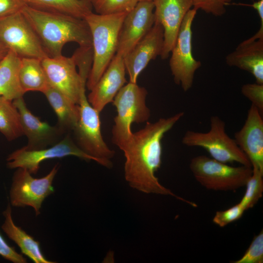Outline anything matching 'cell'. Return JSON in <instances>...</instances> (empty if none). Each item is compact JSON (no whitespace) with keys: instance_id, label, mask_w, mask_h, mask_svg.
I'll return each mask as SVG.
<instances>
[{"instance_id":"34","label":"cell","mask_w":263,"mask_h":263,"mask_svg":"<svg viewBox=\"0 0 263 263\" xmlns=\"http://www.w3.org/2000/svg\"><path fill=\"white\" fill-rule=\"evenodd\" d=\"M8 51L9 50L0 42V62L5 56Z\"/></svg>"},{"instance_id":"6","label":"cell","mask_w":263,"mask_h":263,"mask_svg":"<svg viewBox=\"0 0 263 263\" xmlns=\"http://www.w3.org/2000/svg\"><path fill=\"white\" fill-rule=\"evenodd\" d=\"M189 167L200 185L216 191H234L245 186L252 173L251 167L231 166L204 155L192 158Z\"/></svg>"},{"instance_id":"24","label":"cell","mask_w":263,"mask_h":263,"mask_svg":"<svg viewBox=\"0 0 263 263\" xmlns=\"http://www.w3.org/2000/svg\"><path fill=\"white\" fill-rule=\"evenodd\" d=\"M27 5L47 12L71 16L84 19L93 12L86 0H24Z\"/></svg>"},{"instance_id":"8","label":"cell","mask_w":263,"mask_h":263,"mask_svg":"<svg viewBox=\"0 0 263 263\" xmlns=\"http://www.w3.org/2000/svg\"><path fill=\"white\" fill-rule=\"evenodd\" d=\"M197 11L193 8L187 12L170 52L169 67L174 81L184 92L191 88L195 72L201 66L192 54V25Z\"/></svg>"},{"instance_id":"17","label":"cell","mask_w":263,"mask_h":263,"mask_svg":"<svg viewBox=\"0 0 263 263\" xmlns=\"http://www.w3.org/2000/svg\"><path fill=\"white\" fill-rule=\"evenodd\" d=\"M254 105L249 109L245 121L234 134V140L248 158L252 167L263 171V120Z\"/></svg>"},{"instance_id":"32","label":"cell","mask_w":263,"mask_h":263,"mask_svg":"<svg viewBox=\"0 0 263 263\" xmlns=\"http://www.w3.org/2000/svg\"><path fill=\"white\" fill-rule=\"evenodd\" d=\"M0 256L14 263H26L27 260L16 251L15 248L9 245L0 233Z\"/></svg>"},{"instance_id":"9","label":"cell","mask_w":263,"mask_h":263,"mask_svg":"<svg viewBox=\"0 0 263 263\" xmlns=\"http://www.w3.org/2000/svg\"><path fill=\"white\" fill-rule=\"evenodd\" d=\"M16 169L9 191L10 204L17 207H31L38 216L44 200L54 192L53 182L58 169V164L39 178L33 177L25 169Z\"/></svg>"},{"instance_id":"13","label":"cell","mask_w":263,"mask_h":263,"mask_svg":"<svg viewBox=\"0 0 263 263\" xmlns=\"http://www.w3.org/2000/svg\"><path fill=\"white\" fill-rule=\"evenodd\" d=\"M154 23L153 1H138L124 19L116 54L124 57L147 34Z\"/></svg>"},{"instance_id":"2","label":"cell","mask_w":263,"mask_h":263,"mask_svg":"<svg viewBox=\"0 0 263 263\" xmlns=\"http://www.w3.org/2000/svg\"><path fill=\"white\" fill-rule=\"evenodd\" d=\"M32 27L49 56L62 55L63 46L75 42L92 47L88 25L84 19L44 11L26 5L21 11Z\"/></svg>"},{"instance_id":"18","label":"cell","mask_w":263,"mask_h":263,"mask_svg":"<svg viewBox=\"0 0 263 263\" xmlns=\"http://www.w3.org/2000/svg\"><path fill=\"white\" fill-rule=\"evenodd\" d=\"M126 72L124 57L115 54L87 97L90 104L99 113L107 104L113 102L127 82Z\"/></svg>"},{"instance_id":"30","label":"cell","mask_w":263,"mask_h":263,"mask_svg":"<svg viewBox=\"0 0 263 263\" xmlns=\"http://www.w3.org/2000/svg\"><path fill=\"white\" fill-rule=\"evenodd\" d=\"M245 211L239 202L225 210L217 211L213 218V222L220 227L225 226L239 219Z\"/></svg>"},{"instance_id":"29","label":"cell","mask_w":263,"mask_h":263,"mask_svg":"<svg viewBox=\"0 0 263 263\" xmlns=\"http://www.w3.org/2000/svg\"><path fill=\"white\" fill-rule=\"evenodd\" d=\"M232 0H191L192 7L216 17L223 16Z\"/></svg>"},{"instance_id":"23","label":"cell","mask_w":263,"mask_h":263,"mask_svg":"<svg viewBox=\"0 0 263 263\" xmlns=\"http://www.w3.org/2000/svg\"><path fill=\"white\" fill-rule=\"evenodd\" d=\"M19 79L24 93L29 91L43 93L50 86L41 60L36 58H21Z\"/></svg>"},{"instance_id":"21","label":"cell","mask_w":263,"mask_h":263,"mask_svg":"<svg viewBox=\"0 0 263 263\" xmlns=\"http://www.w3.org/2000/svg\"><path fill=\"white\" fill-rule=\"evenodd\" d=\"M43 94L57 116L58 127L65 133L73 131L79 119L78 104L50 86Z\"/></svg>"},{"instance_id":"20","label":"cell","mask_w":263,"mask_h":263,"mask_svg":"<svg viewBox=\"0 0 263 263\" xmlns=\"http://www.w3.org/2000/svg\"><path fill=\"white\" fill-rule=\"evenodd\" d=\"M2 214L4 218L1 225L2 230L10 239L18 245L23 254L35 263H56L45 257L38 241L15 224L12 219V208L10 204H8Z\"/></svg>"},{"instance_id":"14","label":"cell","mask_w":263,"mask_h":263,"mask_svg":"<svg viewBox=\"0 0 263 263\" xmlns=\"http://www.w3.org/2000/svg\"><path fill=\"white\" fill-rule=\"evenodd\" d=\"M154 22L160 24L164 31V42L160 56H169L179 29L187 12L191 9V0H154Z\"/></svg>"},{"instance_id":"16","label":"cell","mask_w":263,"mask_h":263,"mask_svg":"<svg viewBox=\"0 0 263 263\" xmlns=\"http://www.w3.org/2000/svg\"><path fill=\"white\" fill-rule=\"evenodd\" d=\"M164 42L162 26L154 22L147 34L124 57L129 82L137 83L141 73L149 62L161 55Z\"/></svg>"},{"instance_id":"35","label":"cell","mask_w":263,"mask_h":263,"mask_svg":"<svg viewBox=\"0 0 263 263\" xmlns=\"http://www.w3.org/2000/svg\"><path fill=\"white\" fill-rule=\"evenodd\" d=\"M154 0H137L138 1H154Z\"/></svg>"},{"instance_id":"27","label":"cell","mask_w":263,"mask_h":263,"mask_svg":"<svg viewBox=\"0 0 263 263\" xmlns=\"http://www.w3.org/2000/svg\"><path fill=\"white\" fill-rule=\"evenodd\" d=\"M95 13L109 15L128 12L136 4L137 0H86Z\"/></svg>"},{"instance_id":"25","label":"cell","mask_w":263,"mask_h":263,"mask_svg":"<svg viewBox=\"0 0 263 263\" xmlns=\"http://www.w3.org/2000/svg\"><path fill=\"white\" fill-rule=\"evenodd\" d=\"M0 132L9 141L24 135L19 113L13 101L0 96Z\"/></svg>"},{"instance_id":"26","label":"cell","mask_w":263,"mask_h":263,"mask_svg":"<svg viewBox=\"0 0 263 263\" xmlns=\"http://www.w3.org/2000/svg\"><path fill=\"white\" fill-rule=\"evenodd\" d=\"M245 186V193L240 203L246 210L253 207L263 196V171L252 167V174Z\"/></svg>"},{"instance_id":"19","label":"cell","mask_w":263,"mask_h":263,"mask_svg":"<svg viewBox=\"0 0 263 263\" xmlns=\"http://www.w3.org/2000/svg\"><path fill=\"white\" fill-rule=\"evenodd\" d=\"M225 62L229 66L248 72L256 83L263 84V38L243 41L226 56Z\"/></svg>"},{"instance_id":"3","label":"cell","mask_w":263,"mask_h":263,"mask_svg":"<svg viewBox=\"0 0 263 263\" xmlns=\"http://www.w3.org/2000/svg\"><path fill=\"white\" fill-rule=\"evenodd\" d=\"M127 13L100 15L92 12L84 19L90 31L93 53L92 68L86 82L89 90L99 80L116 54L119 32Z\"/></svg>"},{"instance_id":"15","label":"cell","mask_w":263,"mask_h":263,"mask_svg":"<svg viewBox=\"0 0 263 263\" xmlns=\"http://www.w3.org/2000/svg\"><path fill=\"white\" fill-rule=\"evenodd\" d=\"M20 116L23 132L27 138L24 147L29 150H36L52 146L59 142L65 132L56 125L52 126L42 121L27 108L22 97L13 100Z\"/></svg>"},{"instance_id":"22","label":"cell","mask_w":263,"mask_h":263,"mask_svg":"<svg viewBox=\"0 0 263 263\" xmlns=\"http://www.w3.org/2000/svg\"><path fill=\"white\" fill-rule=\"evenodd\" d=\"M20 60L17 54L9 50L0 62V96L12 101L25 94L19 79Z\"/></svg>"},{"instance_id":"33","label":"cell","mask_w":263,"mask_h":263,"mask_svg":"<svg viewBox=\"0 0 263 263\" xmlns=\"http://www.w3.org/2000/svg\"><path fill=\"white\" fill-rule=\"evenodd\" d=\"M26 5L24 0H0V19L20 12Z\"/></svg>"},{"instance_id":"28","label":"cell","mask_w":263,"mask_h":263,"mask_svg":"<svg viewBox=\"0 0 263 263\" xmlns=\"http://www.w3.org/2000/svg\"><path fill=\"white\" fill-rule=\"evenodd\" d=\"M233 263H263V231L253 240L244 255Z\"/></svg>"},{"instance_id":"11","label":"cell","mask_w":263,"mask_h":263,"mask_svg":"<svg viewBox=\"0 0 263 263\" xmlns=\"http://www.w3.org/2000/svg\"><path fill=\"white\" fill-rule=\"evenodd\" d=\"M68 156H76L86 161L93 160L100 165L98 160L83 151L67 134L52 146L36 150H29L23 147L13 151L7 158L6 165L10 169L23 168L35 174L43 161Z\"/></svg>"},{"instance_id":"31","label":"cell","mask_w":263,"mask_h":263,"mask_svg":"<svg viewBox=\"0 0 263 263\" xmlns=\"http://www.w3.org/2000/svg\"><path fill=\"white\" fill-rule=\"evenodd\" d=\"M242 94L251 102L260 113H263V84L247 83L241 88Z\"/></svg>"},{"instance_id":"10","label":"cell","mask_w":263,"mask_h":263,"mask_svg":"<svg viewBox=\"0 0 263 263\" xmlns=\"http://www.w3.org/2000/svg\"><path fill=\"white\" fill-rule=\"evenodd\" d=\"M0 42L20 58L42 60L49 56L39 38L22 13L0 19Z\"/></svg>"},{"instance_id":"4","label":"cell","mask_w":263,"mask_h":263,"mask_svg":"<svg viewBox=\"0 0 263 263\" xmlns=\"http://www.w3.org/2000/svg\"><path fill=\"white\" fill-rule=\"evenodd\" d=\"M148 92L137 83L129 82L117 93L113 101L117 110L112 130V141L125 151L132 144V125L147 121L150 112L146 103Z\"/></svg>"},{"instance_id":"12","label":"cell","mask_w":263,"mask_h":263,"mask_svg":"<svg viewBox=\"0 0 263 263\" xmlns=\"http://www.w3.org/2000/svg\"><path fill=\"white\" fill-rule=\"evenodd\" d=\"M41 63L50 86L78 104L87 80L81 78L77 71L74 55L70 57L62 55L47 56L41 60Z\"/></svg>"},{"instance_id":"7","label":"cell","mask_w":263,"mask_h":263,"mask_svg":"<svg viewBox=\"0 0 263 263\" xmlns=\"http://www.w3.org/2000/svg\"><path fill=\"white\" fill-rule=\"evenodd\" d=\"M79 116L73 130L76 144L87 154L98 160L100 165L112 168L110 159L115 154L104 141L101 130L100 113L89 102L85 90L82 91L78 104Z\"/></svg>"},{"instance_id":"5","label":"cell","mask_w":263,"mask_h":263,"mask_svg":"<svg viewBox=\"0 0 263 263\" xmlns=\"http://www.w3.org/2000/svg\"><path fill=\"white\" fill-rule=\"evenodd\" d=\"M210 128L206 132L188 130L182 139L184 145L206 150L213 159L228 164L238 163L251 167V163L234 139L227 134L225 123L218 116L210 119Z\"/></svg>"},{"instance_id":"1","label":"cell","mask_w":263,"mask_h":263,"mask_svg":"<svg viewBox=\"0 0 263 263\" xmlns=\"http://www.w3.org/2000/svg\"><path fill=\"white\" fill-rule=\"evenodd\" d=\"M184 115V113L180 112L154 122H147L143 128L133 133L132 144L123 152L126 158L124 176L129 186L137 190L171 196L195 207V203L163 186L155 176L161 165L162 139Z\"/></svg>"}]
</instances>
